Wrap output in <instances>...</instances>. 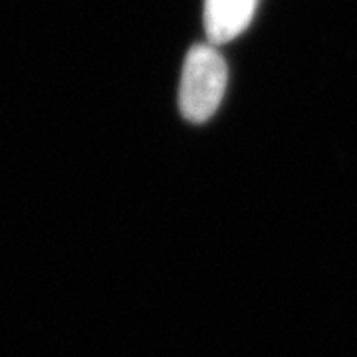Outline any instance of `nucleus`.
Returning a JSON list of instances; mask_svg holds the SVG:
<instances>
[{
    "instance_id": "nucleus-1",
    "label": "nucleus",
    "mask_w": 357,
    "mask_h": 357,
    "mask_svg": "<svg viewBox=\"0 0 357 357\" xmlns=\"http://www.w3.org/2000/svg\"><path fill=\"white\" fill-rule=\"evenodd\" d=\"M227 79V62L213 44L192 46L185 58L178 88V107L183 117L191 123H204L211 119L222 102Z\"/></svg>"
},
{
    "instance_id": "nucleus-2",
    "label": "nucleus",
    "mask_w": 357,
    "mask_h": 357,
    "mask_svg": "<svg viewBox=\"0 0 357 357\" xmlns=\"http://www.w3.org/2000/svg\"><path fill=\"white\" fill-rule=\"evenodd\" d=\"M258 0H204V32L213 46L230 42L248 28Z\"/></svg>"
}]
</instances>
